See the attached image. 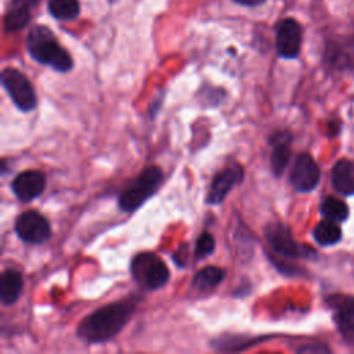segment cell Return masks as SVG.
Returning <instances> with one entry per match:
<instances>
[{
  "label": "cell",
  "mask_w": 354,
  "mask_h": 354,
  "mask_svg": "<svg viewBox=\"0 0 354 354\" xmlns=\"http://www.w3.org/2000/svg\"><path fill=\"white\" fill-rule=\"evenodd\" d=\"M136 297L105 304L86 315L76 328V336L88 344L105 343L118 336L136 311Z\"/></svg>",
  "instance_id": "obj_1"
},
{
  "label": "cell",
  "mask_w": 354,
  "mask_h": 354,
  "mask_svg": "<svg viewBox=\"0 0 354 354\" xmlns=\"http://www.w3.org/2000/svg\"><path fill=\"white\" fill-rule=\"evenodd\" d=\"M26 50L32 59L47 65L57 72L65 73L73 68V59L64 48L51 29L46 25H35L25 40Z\"/></svg>",
  "instance_id": "obj_2"
},
{
  "label": "cell",
  "mask_w": 354,
  "mask_h": 354,
  "mask_svg": "<svg viewBox=\"0 0 354 354\" xmlns=\"http://www.w3.org/2000/svg\"><path fill=\"white\" fill-rule=\"evenodd\" d=\"M162 181V169L155 165L144 167L140 174L118 196L119 209L126 213L137 210L158 191Z\"/></svg>",
  "instance_id": "obj_3"
},
{
  "label": "cell",
  "mask_w": 354,
  "mask_h": 354,
  "mask_svg": "<svg viewBox=\"0 0 354 354\" xmlns=\"http://www.w3.org/2000/svg\"><path fill=\"white\" fill-rule=\"evenodd\" d=\"M130 274L134 282L144 290L160 289L170 278V270L166 263L152 252L137 253L131 259Z\"/></svg>",
  "instance_id": "obj_4"
},
{
  "label": "cell",
  "mask_w": 354,
  "mask_h": 354,
  "mask_svg": "<svg viewBox=\"0 0 354 354\" xmlns=\"http://www.w3.org/2000/svg\"><path fill=\"white\" fill-rule=\"evenodd\" d=\"M0 82L12 104L21 112H30L37 105L36 91L29 79L15 68H4L0 73Z\"/></svg>",
  "instance_id": "obj_5"
},
{
  "label": "cell",
  "mask_w": 354,
  "mask_h": 354,
  "mask_svg": "<svg viewBox=\"0 0 354 354\" xmlns=\"http://www.w3.org/2000/svg\"><path fill=\"white\" fill-rule=\"evenodd\" d=\"M264 236L272 252L282 257L310 259L314 257L315 254V252L311 248L296 242L290 230L279 221H272L267 224L264 228Z\"/></svg>",
  "instance_id": "obj_6"
},
{
  "label": "cell",
  "mask_w": 354,
  "mask_h": 354,
  "mask_svg": "<svg viewBox=\"0 0 354 354\" xmlns=\"http://www.w3.org/2000/svg\"><path fill=\"white\" fill-rule=\"evenodd\" d=\"M14 230L18 238L29 245H43L51 238L48 220L33 209L25 210L17 217Z\"/></svg>",
  "instance_id": "obj_7"
},
{
  "label": "cell",
  "mask_w": 354,
  "mask_h": 354,
  "mask_svg": "<svg viewBox=\"0 0 354 354\" xmlns=\"http://www.w3.org/2000/svg\"><path fill=\"white\" fill-rule=\"evenodd\" d=\"M301 26L293 18H285L277 25L275 47L281 58L292 59L300 53Z\"/></svg>",
  "instance_id": "obj_8"
},
{
  "label": "cell",
  "mask_w": 354,
  "mask_h": 354,
  "mask_svg": "<svg viewBox=\"0 0 354 354\" xmlns=\"http://www.w3.org/2000/svg\"><path fill=\"white\" fill-rule=\"evenodd\" d=\"M243 180V167L241 165H231L223 170H220L212 180L207 195L206 203L207 205H220L225 196L241 184Z\"/></svg>",
  "instance_id": "obj_9"
},
{
  "label": "cell",
  "mask_w": 354,
  "mask_h": 354,
  "mask_svg": "<svg viewBox=\"0 0 354 354\" xmlns=\"http://www.w3.org/2000/svg\"><path fill=\"white\" fill-rule=\"evenodd\" d=\"M319 169L315 160L308 153H300L290 170V184L299 192H310L319 183Z\"/></svg>",
  "instance_id": "obj_10"
},
{
  "label": "cell",
  "mask_w": 354,
  "mask_h": 354,
  "mask_svg": "<svg viewBox=\"0 0 354 354\" xmlns=\"http://www.w3.org/2000/svg\"><path fill=\"white\" fill-rule=\"evenodd\" d=\"M46 174L40 170H24L18 173L10 187L21 202H30L40 196L46 188Z\"/></svg>",
  "instance_id": "obj_11"
},
{
  "label": "cell",
  "mask_w": 354,
  "mask_h": 354,
  "mask_svg": "<svg viewBox=\"0 0 354 354\" xmlns=\"http://www.w3.org/2000/svg\"><path fill=\"white\" fill-rule=\"evenodd\" d=\"M329 304L336 308L335 322L343 339L354 344V300L343 296L329 297Z\"/></svg>",
  "instance_id": "obj_12"
},
{
  "label": "cell",
  "mask_w": 354,
  "mask_h": 354,
  "mask_svg": "<svg viewBox=\"0 0 354 354\" xmlns=\"http://www.w3.org/2000/svg\"><path fill=\"white\" fill-rule=\"evenodd\" d=\"M40 0H11L8 10L4 15V30L14 33L24 29L32 17V8H35Z\"/></svg>",
  "instance_id": "obj_13"
},
{
  "label": "cell",
  "mask_w": 354,
  "mask_h": 354,
  "mask_svg": "<svg viewBox=\"0 0 354 354\" xmlns=\"http://www.w3.org/2000/svg\"><path fill=\"white\" fill-rule=\"evenodd\" d=\"M290 141L292 136L289 131H277L271 138L270 144L272 147L271 151V169L272 173L279 177L290 159Z\"/></svg>",
  "instance_id": "obj_14"
},
{
  "label": "cell",
  "mask_w": 354,
  "mask_h": 354,
  "mask_svg": "<svg viewBox=\"0 0 354 354\" xmlns=\"http://www.w3.org/2000/svg\"><path fill=\"white\" fill-rule=\"evenodd\" d=\"M22 288H24V279H22V275L19 271H17L14 268H8L1 272V275H0V299L4 306L14 304L22 293Z\"/></svg>",
  "instance_id": "obj_15"
},
{
  "label": "cell",
  "mask_w": 354,
  "mask_h": 354,
  "mask_svg": "<svg viewBox=\"0 0 354 354\" xmlns=\"http://www.w3.org/2000/svg\"><path fill=\"white\" fill-rule=\"evenodd\" d=\"M332 185L342 195H354V163L340 159L332 169Z\"/></svg>",
  "instance_id": "obj_16"
},
{
  "label": "cell",
  "mask_w": 354,
  "mask_h": 354,
  "mask_svg": "<svg viewBox=\"0 0 354 354\" xmlns=\"http://www.w3.org/2000/svg\"><path fill=\"white\" fill-rule=\"evenodd\" d=\"M225 277V271L217 266H207L202 270H199L194 279H192V288L199 292H207L213 288H216Z\"/></svg>",
  "instance_id": "obj_17"
},
{
  "label": "cell",
  "mask_w": 354,
  "mask_h": 354,
  "mask_svg": "<svg viewBox=\"0 0 354 354\" xmlns=\"http://www.w3.org/2000/svg\"><path fill=\"white\" fill-rule=\"evenodd\" d=\"M313 236L319 245L330 246L342 239V228L337 225V221L325 218L315 225Z\"/></svg>",
  "instance_id": "obj_18"
},
{
  "label": "cell",
  "mask_w": 354,
  "mask_h": 354,
  "mask_svg": "<svg viewBox=\"0 0 354 354\" xmlns=\"http://www.w3.org/2000/svg\"><path fill=\"white\" fill-rule=\"evenodd\" d=\"M48 12L58 21H72L80 14L79 0H48Z\"/></svg>",
  "instance_id": "obj_19"
},
{
  "label": "cell",
  "mask_w": 354,
  "mask_h": 354,
  "mask_svg": "<svg viewBox=\"0 0 354 354\" xmlns=\"http://www.w3.org/2000/svg\"><path fill=\"white\" fill-rule=\"evenodd\" d=\"M321 213L325 218L342 223L348 217V207L343 201L333 196H326L321 203Z\"/></svg>",
  "instance_id": "obj_20"
},
{
  "label": "cell",
  "mask_w": 354,
  "mask_h": 354,
  "mask_svg": "<svg viewBox=\"0 0 354 354\" xmlns=\"http://www.w3.org/2000/svg\"><path fill=\"white\" fill-rule=\"evenodd\" d=\"M216 249V239L214 236L207 232V231H203L198 239H196V243H195V250H194V254L196 259L202 260V259H206L209 257Z\"/></svg>",
  "instance_id": "obj_21"
},
{
  "label": "cell",
  "mask_w": 354,
  "mask_h": 354,
  "mask_svg": "<svg viewBox=\"0 0 354 354\" xmlns=\"http://www.w3.org/2000/svg\"><path fill=\"white\" fill-rule=\"evenodd\" d=\"M234 1L241 6H245V7H256V6L263 4L266 0H234Z\"/></svg>",
  "instance_id": "obj_22"
},
{
  "label": "cell",
  "mask_w": 354,
  "mask_h": 354,
  "mask_svg": "<svg viewBox=\"0 0 354 354\" xmlns=\"http://www.w3.org/2000/svg\"><path fill=\"white\" fill-rule=\"evenodd\" d=\"M299 351H329V350L322 344H317V346H304L299 348Z\"/></svg>",
  "instance_id": "obj_23"
}]
</instances>
